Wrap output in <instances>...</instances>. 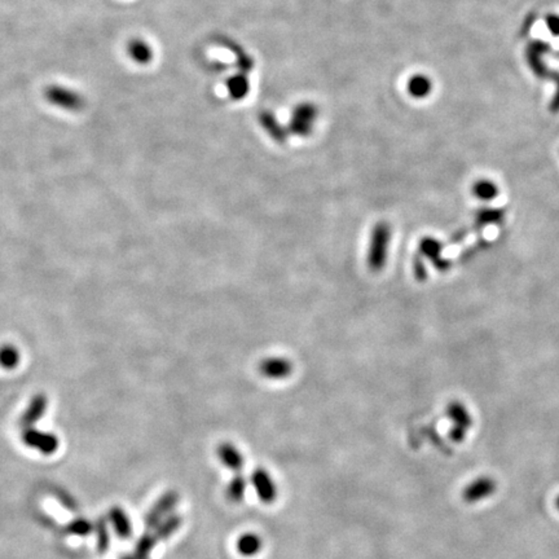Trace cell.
<instances>
[{"label": "cell", "mask_w": 559, "mask_h": 559, "mask_svg": "<svg viewBox=\"0 0 559 559\" xmlns=\"http://www.w3.org/2000/svg\"><path fill=\"white\" fill-rule=\"evenodd\" d=\"M45 99L53 106L69 112H78L85 106V97L68 87H48L45 90Z\"/></svg>", "instance_id": "1"}, {"label": "cell", "mask_w": 559, "mask_h": 559, "mask_svg": "<svg viewBox=\"0 0 559 559\" xmlns=\"http://www.w3.org/2000/svg\"><path fill=\"white\" fill-rule=\"evenodd\" d=\"M22 440L27 447L34 448L43 455H52L59 449V438L52 432L36 430L33 427L25 429L22 432Z\"/></svg>", "instance_id": "2"}, {"label": "cell", "mask_w": 559, "mask_h": 559, "mask_svg": "<svg viewBox=\"0 0 559 559\" xmlns=\"http://www.w3.org/2000/svg\"><path fill=\"white\" fill-rule=\"evenodd\" d=\"M318 117V111L312 104H301L292 112L290 127L297 134H307Z\"/></svg>", "instance_id": "3"}, {"label": "cell", "mask_w": 559, "mask_h": 559, "mask_svg": "<svg viewBox=\"0 0 559 559\" xmlns=\"http://www.w3.org/2000/svg\"><path fill=\"white\" fill-rule=\"evenodd\" d=\"M253 484L258 493L259 499L263 502L271 504L275 501L277 496L275 482L272 481L271 475H268L264 470L260 469L253 474Z\"/></svg>", "instance_id": "4"}, {"label": "cell", "mask_w": 559, "mask_h": 559, "mask_svg": "<svg viewBox=\"0 0 559 559\" xmlns=\"http://www.w3.org/2000/svg\"><path fill=\"white\" fill-rule=\"evenodd\" d=\"M496 490V483L490 478H481L472 483L464 490V499L467 502H476L483 499H487Z\"/></svg>", "instance_id": "5"}, {"label": "cell", "mask_w": 559, "mask_h": 559, "mask_svg": "<svg viewBox=\"0 0 559 559\" xmlns=\"http://www.w3.org/2000/svg\"><path fill=\"white\" fill-rule=\"evenodd\" d=\"M127 52L132 61H135L139 65H146L153 59L152 47L146 43L144 39L140 38L129 41V43L127 44Z\"/></svg>", "instance_id": "6"}, {"label": "cell", "mask_w": 559, "mask_h": 559, "mask_svg": "<svg viewBox=\"0 0 559 559\" xmlns=\"http://www.w3.org/2000/svg\"><path fill=\"white\" fill-rule=\"evenodd\" d=\"M47 408V399L44 395L35 396L34 399L31 400V403L29 405V408L26 409L25 413L21 418V426L29 429L34 425L35 422L41 420L43 417L44 412Z\"/></svg>", "instance_id": "7"}, {"label": "cell", "mask_w": 559, "mask_h": 559, "mask_svg": "<svg viewBox=\"0 0 559 559\" xmlns=\"http://www.w3.org/2000/svg\"><path fill=\"white\" fill-rule=\"evenodd\" d=\"M406 90L408 94L417 100L426 99L427 96H430L432 91V82L430 78L425 74H416L413 77L409 78Z\"/></svg>", "instance_id": "8"}, {"label": "cell", "mask_w": 559, "mask_h": 559, "mask_svg": "<svg viewBox=\"0 0 559 559\" xmlns=\"http://www.w3.org/2000/svg\"><path fill=\"white\" fill-rule=\"evenodd\" d=\"M218 455L225 467L234 470V472L241 470L242 466H243V457H242L241 452L233 444H227V443L222 444L218 449Z\"/></svg>", "instance_id": "9"}, {"label": "cell", "mask_w": 559, "mask_h": 559, "mask_svg": "<svg viewBox=\"0 0 559 559\" xmlns=\"http://www.w3.org/2000/svg\"><path fill=\"white\" fill-rule=\"evenodd\" d=\"M262 546H263L262 539L258 535L253 532L241 535L236 544L237 551L243 557H253L258 554L259 551H262Z\"/></svg>", "instance_id": "10"}, {"label": "cell", "mask_w": 559, "mask_h": 559, "mask_svg": "<svg viewBox=\"0 0 559 559\" xmlns=\"http://www.w3.org/2000/svg\"><path fill=\"white\" fill-rule=\"evenodd\" d=\"M109 518L112 521L117 535L122 539H129L132 534V527H131L129 516L125 513V510L120 507H114L109 511Z\"/></svg>", "instance_id": "11"}, {"label": "cell", "mask_w": 559, "mask_h": 559, "mask_svg": "<svg viewBox=\"0 0 559 559\" xmlns=\"http://www.w3.org/2000/svg\"><path fill=\"white\" fill-rule=\"evenodd\" d=\"M227 90L228 94L233 97L234 100H241L245 96L249 94L250 83L248 78L242 74L234 76V77L229 78L227 82Z\"/></svg>", "instance_id": "12"}, {"label": "cell", "mask_w": 559, "mask_h": 559, "mask_svg": "<svg viewBox=\"0 0 559 559\" xmlns=\"http://www.w3.org/2000/svg\"><path fill=\"white\" fill-rule=\"evenodd\" d=\"M20 362V353L12 346H4L0 348V365L6 369H13Z\"/></svg>", "instance_id": "13"}, {"label": "cell", "mask_w": 559, "mask_h": 559, "mask_svg": "<svg viewBox=\"0 0 559 559\" xmlns=\"http://www.w3.org/2000/svg\"><path fill=\"white\" fill-rule=\"evenodd\" d=\"M245 487H246V483L242 479L241 476L234 478L231 484H229L228 490H227L228 499L232 500L234 502L241 501L242 497H243V493H245Z\"/></svg>", "instance_id": "14"}, {"label": "cell", "mask_w": 559, "mask_h": 559, "mask_svg": "<svg viewBox=\"0 0 559 559\" xmlns=\"http://www.w3.org/2000/svg\"><path fill=\"white\" fill-rule=\"evenodd\" d=\"M66 531L71 535H77V536H86L92 531V525L87 521V519H77L74 522H71Z\"/></svg>", "instance_id": "15"}, {"label": "cell", "mask_w": 559, "mask_h": 559, "mask_svg": "<svg viewBox=\"0 0 559 559\" xmlns=\"http://www.w3.org/2000/svg\"><path fill=\"white\" fill-rule=\"evenodd\" d=\"M97 544H99V551H105L108 549L109 545V534H108V528H106V523L104 522L103 519H100L97 522Z\"/></svg>", "instance_id": "16"}, {"label": "cell", "mask_w": 559, "mask_h": 559, "mask_svg": "<svg viewBox=\"0 0 559 559\" xmlns=\"http://www.w3.org/2000/svg\"><path fill=\"white\" fill-rule=\"evenodd\" d=\"M545 24H546V27L551 31V35L559 36V15H556V13L548 15L545 17Z\"/></svg>", "instance_id": "17"}, {"label": "cell", "mask_w": 559, "mask_h": 559, "mask_svg": "<svg viewBox=\"0 0 559 559\" xmlns=\"http://www.w3.org/2000/svg\"><path fill=\"white\" fill-rule=\"evenodd\" d=\"M475 190H476V193H478L479 196H482V197H490L496 190H495V187H493L490 183L483 181L481 184H478V187L475 188Z\"/></svg>", "instance_id": "18"}, {"label": "cell", "mask_w": 559, "mask_h": 559, "mask_svg": "<svg viewBox=\"0 0 559 559\" xmlns=\"http://www.w3.org/2000/svg\"><path fill=\"white\" fill-rule=\"evenodd\" d=\"M557 508L559 509V497L557 499Z\"/></svg>", "instance_id": "19"}]
</instances>
